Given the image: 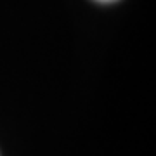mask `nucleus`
Here are the masks:
<instances>
[{
  "instance_id": "obj_1",
  "label": "nucleus",
  "mask_w": 156,
  "mask_h": 156,
  "mask_svg": "<svg viewBox=\"0 0 156 156\" xmlns=\"http://www.w3.org/2000/svg\"><path fill=\"white\" fill-rule=\"evenodd\" d=\"M99 2H115V0H99Z\"/></svg>"
}]
</instances>
